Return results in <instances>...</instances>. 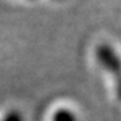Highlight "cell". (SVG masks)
I'll return each mask as SVG.
<instances>
[{
    "label": "cell",
    "mask_w": 121,
    "mask_h": 121,
    "mask_svg": "<svg viewBox=\"0 0 121 121\" xmlns=\"http://www.w3.org/2000/svg\"><path fill=\"white\" fill-rule=\"evenodd\" d=\"M54 121H75V117L69 110H59L54 116Z\"/></svg>",
    "instance_id": "1"
}]
</instances>
